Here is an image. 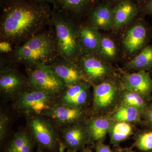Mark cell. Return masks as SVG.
I'll return each instance as SVG.
<instances>
[{"mask_svg":"<svg viewBox=\"0 0 152 152\" xmlns=\"http://www.w3.org/2000/svg\"><path fill=\"white\" fill-rule=\"evenodd\" d=\"M49 94L36 90L23 93L19 100L20 106L23 108L40 113L49 108Z\"/></svg>","mask_w":152,"mask_h":152,"instance_id":"cell-9","label":"cell"},{"mask_svg":"<svg viewBox=\"0 0 152 152\" xmlns=\"http://www.w3.org/2000/svg\"><path fill=\"white\" fill-rule=\"evenodd\" d=\"M0 137L1 140L4 139L5 135L6 126H7V119L5 117L1 115V124H0Z\"/></svg>","mask_w":152,"mask_h":152,"instance_id":"cell-30","label":"cell"},{"mask_svg":"<svg viewBox=\"0 0 152 152\" xmlns=\"http://www.w3.org/2000/svg\"></svg>","mask_w":152,"mask_h":152,"instance_id":"cell-38","label":"cell"},{"mask_svg":"<svg viewBox=\"0 0 152 152\" xmlns=\"http://www.w3.org/2000/svg\"><path fill=\"white\" fill-rule=\"evenodd\" d=\"M90 21L97 29L108 30L113 27L112 11L109 7L101 6L90 11Z\"/></svg>","mask_w":152,"mask_h":152,"instance_id":"cell-17","label":"cell"},{"mask_svg":"<svg viewBox=\"0 0 152 152\" xmlns=\"http://www.w3.org/2000/svg\"><path fill=\"white\" fill-rule=\"evenodd\" d=\"M140 113L139 110L134 107L124 105L117 111L114 115V118L118 122H132L140 119Z\"/></svg>","mask_w":152,"mask_h":152,"instance_id":"cell-25","label":"cell"},{"mask_svg":"<svg viewBox=\"0 0 152 152\" xmlns=\"http://www.w3.org/2000/svg\"><path fill=\"white\" fill-rule=\"evenodd\" d=\"M126 67L139 71L152 69V45L145 47L137 56L127 64Z\"/></svg>","mask_w":152,"mask_h":152,"instance_id":"cell-18","label":"cell"},{"mask_svg":"<svg viewBox=\"0 0 152 152\" xmlns=\"http://www.w3.org/2000/svg\"><path fill=\"white\" fill-rule=\"evenodd\" d=\"M132 129L128 123L118 122L112 127L111 131V141L117 145L126 140L132 134Z\"/></svg>","mask_w":152,"mask_h":152,"instance_id":"cell-23","label":"cell"},{"mask_svg":"<svg viewBox=\"0 0 152 152\" xmlns=\"http://www.w3.org/2000/svg\"><path fill=\"white\" fill-rule=\"evenodd\" d=\"M51 66L68 87L80 83L83 78L81 72L74 64L63 59L61 61L55 63L54 65Z\"/></svg>","mask_w":152,"mask_h":152,"instance_id":"cell-10","label":"cell"},{"mask_svg":"<svg viewBox=\"0 0 152 152\" xmlns=\"http://www.w3.org/2000/svg\"><path fill=\"white\" fill-rule=\"evenodd\" d=\"M68 87L63 97V100L66 104L77 107L86 103L89 88L87 83L80 82Z\"/></svg>","mask_w":152,"mask_h":152,"instance_id":"cell-16","label":"cell"},{"mask_svg":"<svg viewBox=\"0 0 152 152\" xmlns=\"http://www.w3.org/2000/svg\"><path fill=\"white\" fill-rule=\"evenodd\" d=\"M136 6L129 1H124L119 4L112 11L113 27L118 29L131 21L137 13Z\"/></svg>","mask_w":152,"mask_h":152,"instance_id":"cell-15","label":"cell"},{"mask_svg":"<svg viewBox=\"0 0 152 152\" xmlns=\"http://www.w3.org/2000/svg\"><path fill=\"white\" fill-rule=\"evenodd\" d=\"M23 83L22 78L12 71L5 72L0 77V88L5 92H12L16 91L22 86Z\"/></svg>","mask_w":152,"mask_h":152,"instance_id":"cell-21","label":"cell"},{"mask_svg":"<svg viewBox=\"0 0 152 152\" xmlns=\"http://www.w3.org/2000/svg\"><path fill=\"white\" fill-rule=\"evenodd\" d=\"M53 8L73 20L89 13L95 0H53Z\"/></svg>","mask_w":152,"mask_h":152,"instance_id":"cell-7","label":"cell"},{"mask_svg":"<svg viewBox=\"0 0 152 152\" xmlns=\"http://www.w3.org/2000/svg\"><path fill=\"white\" fill-rule=\"evenodd\" d=\"M150 102L143 113L147 123L152 127V98Z\"/></svg>","mask_w":152,"mask_h":152,"instance_id":"cell-28","label":"cell"},{"mask_svg":"<svg viewBox=\"0 0 152 152\" xmlns=\"http://www.w3.org/2000/svg\"><path fill=\"white\" fill-rule=\"evenodd\" d=\"M95 149L96 152H113L108 145L100 142L96 144Z\"/></svg>","mask_w":152,"mask_h":152,"instance_id":"cell-31","label":"cell"},{"mask_svg":"<svg viewBox=\"0 0 152 152\" xmlns=\"http://www.w3.org/2000/svg\"><path fill=\"white\" fill-rule=\"evenodd\" d=\"M116 152H136L134 151H132V150H121V151H118Z\"/></svg>","mask_w":152,"mask_h":152,"instance_id":"cell-35","label":"cell"},{"mask_svg":"<svg viewBox=\"0 0 152 152\" xmlns=\"http://www.w3.org/2000/svg\"><path fill=\"white\" fill-rule=\"evenodd\" d=\"M32 143L27 134L20 133L15 136L9 145L8 152H32Z\"/></svg>","mask_w":152,"mask_h":152,"instance_id":"cell-22","label":"cell"},{"mask_svg":"<svg viewBox=\"0 0 152 152\" xmlns=\"http://www.w3.org/2000/svg\"><path fill=\"white\" fill-rule=\"evenodd\" d=\"M135 146L144 152H152V129L144 132L139 136Z\"/></svg>","mask_w":152,"mask_h":152,"instance_id":"cell-27","label":"cell"},{"mask_svg":"<svg viewBox=\"0 0 152 152\" xmlns=\"http://www.w3.org/2000/svg\"><path fill=\"white\" fill-rule=\"evenodd\" d=\"M146 12L152 15V0H147L145 5Z\"/></svg>","mask_w":152,"mask_h":152,"instance_id":"cell-32","label":"cell"},{"mask_svg":"<svg viewBox=\"0 0 152 152\" xmlns=\"http://www.w3.org/2000/svg\"><path fill=\"white\" fill-rule=\"evenodd\" d=\"M30 126L35 139L40 145L47 148H53L55 144L53 133L45 122L39 119H33Z\"/></svg>","mask_w":152,"mask_h":152,"instance_id":"cell-13","label":"cell"},{"mask_svg":"<svg viewBox=\"0 0 152 152\" xmlns=\"http://www.w3.org/2000/svg\"><path fill=\"white\" fill-rule=\"evenodd\" d=\"M152 36V29L144 24H138L131 28L125 36L124 44L129 53L145 47Z\"/></svg>","mask_w":152,"mask_h":152,"instance_id":"cell-6","label":"cell"},{"mask_svg":"<svg viewBox=\"0 0 152 152\" xmlns=\"http://www.w3.org/2000/svg\"><path fill=\"white\" fill-rule=\"evenodd\" d=\"M59 57L54 38L50 33L38 34L14 50L13 58L35 66L52 61Z\"/></svg>","mask_w":152,"mask_h":152,"instance_id":"cell-3","label":"cell"},{"mask_svg":"<svg viewBox=\"0 0 152 152\" xmlns=\"http://www.w3.org/2000/svg\"><path fill=\"white\" fill-rule=\"evenodd\" d=\"M101 58L107 60L114 59L117 54V49L113 41L108 38L103 37L101 39L99 51Z\"/></svg>","mask_w":152,"mask_h":152,"instance_id":"cell-26","label":"cell"},{"mask_svg":"<svg viewBox=\"0 0 152 152\" xmlns=\"http://www.w3.org/2000/svg\"><path fill=\"white\" fill-rule=\"evenodd\" d=\"M29 79L30 84L36 90L49 94L58 92L65 85L52 67L46 64L35 66L30 72Z\"/></svg>","mask_w":152,"mask_h":152,"instance_id":"cell-4","label":"cell"},{"mask_svg":"<svg viewBox=\"0 0 152 152\" xmlns=\"http://www.w3.org/2000/svg\"><path fill=\"white\" fill-rule=\"evenodd\" d=\"M123 85L127 91L137 93L147 102L152 98V78L150 72L141 70L124 76Z\"/></svg>","mask_w":152,"mask_h":152,"instance_id":"cell-5","label":"cell"},{"mask_svg":"<svg viewBox=\"0 0 152 152\" xmlns=\"http://www.w3.org/2000/svg\"><path fill=\"white\" fill-rule=\"evenodd\" d=\"M147 102L143 96L138 93L126 90L123 94L122 102L124 105L134 107L141 113H144L148 107Z\"/></svg>","mask_w":152,"mask_h":152,"instance_id":"cell-24","label":"cell"},{"mask_svg":"<svg viewBox=\"0 0 152 152\" xmlns=\"http://www.w3.org/2000/svg\"><path fill=\"white\" fill-rule=\"evenodd\" d=\"M32 2L37 3L39 4H51L52 5H53V0H28Z\"/></svg>","mask_w":152,"mask_h":152,"instance_id":"cell-33","label":"cell"},{"mask_svg":"<svg viewBox=\"0 0 152 152\" xmlns=\"http://www.w3.org/2000/svg\"><path fill=\"white\" fill-rule=\"evenodd\" d=\"M90 138L88 131L80 126L71 127L66 130L64 134L65 144L71 151L83 148Z\"/></svg>","mask_w":152,"mask_h":152,"instance_id":"cell-12","label":"cell"},{"mask_svg":"<svg viewBox=\"0 0 152 152\" xmlns=\"http://www.w3.org/2000/svg\"><path fill=\"white\" fill-rule=\"evenodd\" d=\"M81 64L86 75L93 81L102 80L108 73L107 67L92 55H86L82 57Z\"/></svg>","mask_w":152,"mask_h":152,"instance_id":"cell-11","label":"cell"},{"mask_svg":"<svg viewBox=\"0 0 152 152\" xmlns=\"http://www.w3.org/2000/svg\"><path fill=\"white\" fill-rule=\"evenodd\" d=\"M79 41L83 52L86 55L94 56L96 53H99L100 46V35L97 29L93 25L81 26L78 28Z\"/></svg>","mask_w":152,"mask_h":152,"instance_id":"cell-8","label":"cell"},{"mask_svg":"<svg viewBox=\"0 0 152 152\" xmlns=\"http://www.w3.org/2000/svg\"><path fill=\"white\" fill-rule=\"evenodd\" d=\"M12 44L9 42L1 41L0 42V52L4 53H7L12 52Z\"/></svg>","mask_w":152,"mask_h":152,"instance_id":"cell-29","label":"cell"},{"mask_svg":"<svg viewBox=\"0 0 152 152\" xmlns=\"http://www.w3.org/2000/svg\"><path fill=\"white\" fill-rule=\"evenodd\" d=\"M82 111L77 107L59 106L51 111L52 116L62 123H69L74 121L81 116Z\"/></svg>","mask_w":152,"mask_h":152,"instance_id":"cell-20","label":"cell"},{"mask_svg":"<svg viewBox=\"0 0 152 152\" xmlns=\"http://www.w3.org/2000/svg\"><path fill=\"white\" fill-rule=\"evenodd\" d=\"M37 152H42L40 151H38Z\"/></svg>","mask_w":152,"mask_h":152,"instance_id":"cell-37","label":"cell"},{"mask_svg":"<svg viewBox=\"0 0 152 152\" xmlns=\"http://www.w3.org/2000/svg\"><path fill=\"white\" fill-rule=\"evenodd\" d=\"M1 41L11 44L24 43L50 23L53 9L49 4L28 0L1 1Z\"/></svg>","mask_w":152,"mask_h":152,"instance_id":"cell-1","label":"cell"},{"mask_svg":"<svg viewBox=\"0 0 152 152\" xmlns=\"http://www.w3.org/2000/svg\"><path fill=\"white\" fill-rule=\"evenodd\" d=\"M73 20L53 9L50 23L59 57L74 64L83 52Z\"/></svg>","mask_w":152,"mask_h":152,"instance_id":"cell-2","label":"cell"},{"mask_svg":"<svg viewBox=\"0 0 152 152\" xmlns=\"http://www.w3.org/2000/svg\"><path fill=\"white\" fill-rule=\"evenodd\" d=\"M116 94L115 87L112 83L104 82L94 87V101L99 108H105L113 102Z\"/></svg>","mask_w":152,"mask_h":152,"instance_id":"cell-14","label":"cell"},{"mask_svg":"<svg viewBox=\"0 0 152 152\" xmlns=\"http://www.w3.org/2000/svg\"><path fill=\"white\" fill-rule=\"evenodd\" d=\"M112 125L111 120L107 118H96L93 120L89 126L91 138L95 141L102 140L112 128Z\"/></svg>","mask_w":152,"mask_h":152,"instance_id":"cell-19","label":"cell"},{"mask_svg":"<svg viewBox=\"0 0 152 152\" xmlns=\"http://www.w3.org/2000/svg\"><path fill=\"white\" fill-rule=\"evenodd\" d=\"M81 152H93L92 150L91 149L88 148H86L84 149Z\"/></svg>","mask_w":152,"mask_h":152,"instance_id":"cell-34","label":"cell"},{"mask_svg":"<svg viewBox=\"0 0 152 152\" xmlns=\"http://www.w3.org/2000/svg\"><path fill=\"white\" fill-rule=\"evenodd\" d=\"M75 152V151H70L68 152Z\"/></svg>","mask_w":152,"mask_h":152,"instance_id":"cell-36","label":"cell"}]
</instances>
